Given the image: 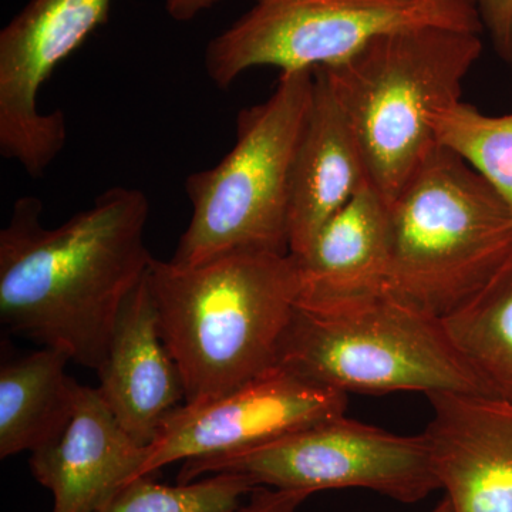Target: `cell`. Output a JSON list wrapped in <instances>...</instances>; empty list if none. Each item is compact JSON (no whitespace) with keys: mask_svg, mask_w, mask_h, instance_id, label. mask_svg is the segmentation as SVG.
Wrapping results in <instances>:
<instances>
[{"mask_svg":"<svg viewBox=\"0 0 512 512\" xmlns=\"http://www.w3.org/2000/svg\"><path fill=\"white\" fill-rule=\"evenodd\" d=\"M251 9L210 40L205 72L228 90L254 67L282 72L336 66L394 30L440 26L483 33L476 0H249Z\"/></svg>","mask_w":512,"mask_h":512,"instance_id":"7","label":"cell"},{"mask_svg":"<svg viewBox=\"0 0 512 512\" xmlns=\"http://www.w3.org/2000/svg\"><path fill=\"white\" fill-rule=\"evenodd\" d=\"M312 92V70L282 72L268 99L239 111L231 151L185 180L192 217L173 264L242 251L289 254L292 168Z\"/></svg>","mask_w":512,"mask_h":512,"instance_id":"5","label":"cell"},{"mask_svg":"<svg viewBox=\"0 0 512 512\" xmlns=\"http://www.w3.org/2000/svg\"><path fill=\"white\" fill-rule=\"evenodd\" d=\"M430 512H453V510H451L450 501L447 500V497H443L441 498L440 503L437 504Z\"/></svg>","mask_w":512,"mask_h":512,"instance_id":"23","label":"cell"},{"mask_svg":"<svg viewBox=\"0 0 512 512\" xmlns=\"http://www.w3.org/2000/svg\"><path fill=\"white\" fill-rule=\"evenodd\" d=\"M147 276L185 404L211 402L279 365L298 308L291 254L231 252L197 266L154 258Z\"/></svg>","mask_w":512,"mask_h":512,"instance_id":"2","label":"cell"},{"mask_svg":"<svg viewBox=\"0 0 512 512\" xmlns=\"http://www.w3.org/2000/svg\"><path fill=\"white\" fill-rule=\"evenodd\" d=\"M218 473L311 495L363 488L402 504L420 503L440 490L424 433L403 436L346 414L249 450L184 461L178 483Z\"/></svg>","mask_w":512,"mask_h":512,"instance_id":"8","label":"cell"},{"mask_svg":"<svg viewBox=\"0 0 512 512\" xmlns=\"http://www.w3.org/2000/svg\"><path fill=\"white\" fill-rule=\"evenodd\" d=\"M221 2L224 0H165V10L175 22H191L204 10Z\"/></svg>","mask_w":512,"mask_h":512,"instance_id":"22","label":"cell"},{"mask_svg":"<svg viewBox=\"0 0 512 512\" xmlns=\"http://www.w3.org/2000/svg\"><path fill=\"white\" fill-rule=\"evenodd\" d=\"M476 3L495 53L512 69V0H476Z\"/></svg>","mask_w":512,"mask_h":512,"instance_id":"20","label":"cell"},{"mask_svg":"<svg viewBox=\"0 0 512 512\" xmlns=\"http://www.w3.org/2000/svg\"><path fill=\"white\" fill-rule=\"evenodd\" d=\"M147 275L124 302L97 370L101 397L143 447L156 439L165 417L185 403L183 377L161 336Z\"/></svg>","mask_w":512,"mask_h":512,"instance_id":"13","label":"cell"},{"mask_svg":"<svg viewBox=\"0 0 512 512\" xmlns=\"http://www.w3.org/2000/svg\"><path fill=\"white\" fill-rule=\"evenodd\" d=\"M433 123L437 143L473 167L512 211V113L490 116L461 100Z\"/></svg>","mask_w":512,"mask_h":512,"instance_id":"18","label":"cell"},{"mask_svg":"<svg viewBox=\"0 0 512 512\" xmlns=\"http://www.w3.org/2000/svg\"><path fill=\"white\" fill-rule=\"evenodd\" d=\"M62 350L45 348L0 367V458L39 450L72 420L80 384Z\"/></svg>","mask_w":512,"mask_h":512,"instance_id":"16","label":"cell"},{"mask_svg":"<svg viewBox=\"0 0 512 512\" xmlns=\"http://www.w3.org/2000/svg\"><path fill=\"white\" fill-rule=\"evenodd\" d=\"M443 323L491 396L512 403V256Z\"/></svg>","mask_w":512,"mask_h":512,"instance_id":"17","label":"cell"},{"mask_svg":"<svg viewBox=\"0 0 512 512\" xmlns=\"http://www.w3.org/2000/svg\"><path fill=\"white\" fill-rule=\"evenodd\" d=\"M150 214L137 188L101 192L55 228L43 202L19 198L0 232V319L15 333L99 370L128 295L147 275Z\"/></svg>","mask_w":512,"mask_h":512,"instance_id":"1","label":"cell"},{"mask_svg":"<svg viewBox=\"0 0 512 512\" xmlns=\"http://www.w3.org/2000/svg\"><path fill=\"white\" fill-rule=\"evenodd\" d=\"M295 261L299 308L322 311L386 292L389 205L372 185H366L320 229L309 251Z\"/></svg>","mask_w":512,"mask_h":512,"instance_id":"15","label":"cell"},{"mask_svg":"<svg viewBox=\"0 0 512 512\" xmlns=\"http://www.w3.org/2000/svg\"><path fill=\"white\" fill-rule=\"evenodd\" d=\"M256 488L247 476L218 473L191 483L160 484L136 478L96 512H237Z\"/></svg>","mask_w":512,"mask_h":512,"instance_id":"19","label":"cell"},{"mask_svg":"<svg viewBox=\"0 0 512 512\" xmlns=\"http://www.w3.org/2000/svg\"><path fill=\"white\" fill-rule=\"evenodd\" d=\"M429 441L453 512H512V403L484 394H430Z\"/></svg>","mask_w":512,"mask_h":512,"instance_id":"11","label":"cell"},{"mask_svg":"<svg viewBox=\"0 0 512 512\" xmlns=\"http://www.w3.org/2000/svg\"><path fill=\"white\" fill-rule=\"evenodd\" d=\"M311 107L293 161L289 254L301 258L320 229L366 185L369 175L352 124L328 77L313 69Z\"/></svg>","mask_w":512,"mask_h":512,"instance_id":"14","label":"cell"},{"mask_svg":"<svg viewBox=\"0 0 512 512\" xmlns=\"http://www.w3.org/2000/svg\"><path fill=\"white\" fill-rule=\"evenodd\" d=\"M480 33L421 26L383 33L345 62L316 67L352 124L369 184L387 205L439 146L434 117L461 101Z\"/></svg>","mask_w":512,"mask_h":512,"instance_id":"3","label":"cell"},{"mask_svg":"<svg viewBox=\"0 0 512 512\" xmlns=\"http://www.w3.org/2000/svg\"><path fill=\"white\" fill-rule=\"evenodd\" d=\"M113 0H30L0 32V154L33 178L67 143L62 110L37 101L57 66L107 23Z\"/></svg>","mask_w":512,"mask_h":512,"instance_id":"9","label":"cell"},{"mask_svg":"<svg viewBox=\"0 0 512 512\" xmlns=\"http://www.w3.org/2000/svg\"><path fill=\"white\" fill-rule=\"evenodd\" d=\"M311 494L305 491L278 490L271 487H256L248 501L237 512H299Z\"/></svg>","mask_w":512,"mask_h":512,"instance_id":"21","label":"cell"},{"mask_svg":"<svg viewBox=\"0 0 512 512\" xmlns=\"http://www.w3.org/2000/svg\"><path fill=\"white\" fill-rule=\"evenodd\" d=\"M146 453L99 389L80 384L72 420L56 440L30 453L29 466L52 493V512H96L140 478Z\"/></svg>","mask_w":512,"mask_h":512,"instance_id":"12","label":"cell"},{"mask_svg":"<svg viewBox=\"0 0 512 512\" xmlns=\"http://www.w3.org/2000/svg\"><path fill=\"white\" fill-rule=\"evenodd\" d=\"M387 292L436 318L477 295L512 256V211L480 174L434 148L389 205Z\"/></svg>","mask_w":512,"mask_h":512,"instance_id":"4","label":"cell"},{"mask_svg":"<svg viewBox=\"0 0 512 512\" xmlns=\"http://www.w3.org/2000/svg\"><path fill=\"white\" fill-rule=\"evenodd\" d=\"M349 394L278 365L234 392L181 404L165 417L147 447L140 477L177 461L238 453L343 416Z\"/></svg>","mask_w":512,"mask_h":512,"instance_id":"10","label":"cell"},{"mask_svg":"<svg viewBox=\"0 0 512 512\" xmlns=\"http://www.w3.org/2000/svg\"><path fill=\"white\" fill-rule=\"evenodd\" d=\"M279 365L340 392L491 396L443 319L383 292L336 308H296Z\"/></svg>","mask_w":512,"mask_h":512,"instance_id":"6","label":"cell"}]
</instances>
